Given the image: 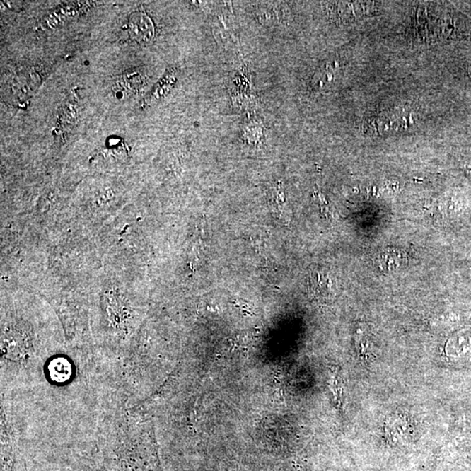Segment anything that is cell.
Masks as SVG:
<instances>
[{
    "mask_svg": "<svg viewBox=\"0 0 471 471\" xmlns=\"http://www.w3.org/2000/svg\"><path fill=\"white\" fill-rule=\"evenodd\" d=\"M245 136L248 138L250 141H257L260 139V137L263 136L262 134V129L260 127H248L245 130Z\"/></svg>",
    "mask_w": 471,
    "mask_h": 471,
    "instance_id": "cell-2",
    "label": "cell"
},
{
    "mask_svg": "<svg viewBox=\"0 0 471 471\" xmlns=\"http://www.w3.org/2000/svg\"><path fill=\"white\" fill-rule=\"evenodd\" d=\"M129 31L131 39L144 44L151 42L154 38L155 29L151 18L143 11H137L131 15L129 21Z\"/></svg>",
    "mask_w": 471,
    "mask_h": 471,
    "instance_id": "cell-1",
    "label": "cell"
}]
</instances>
